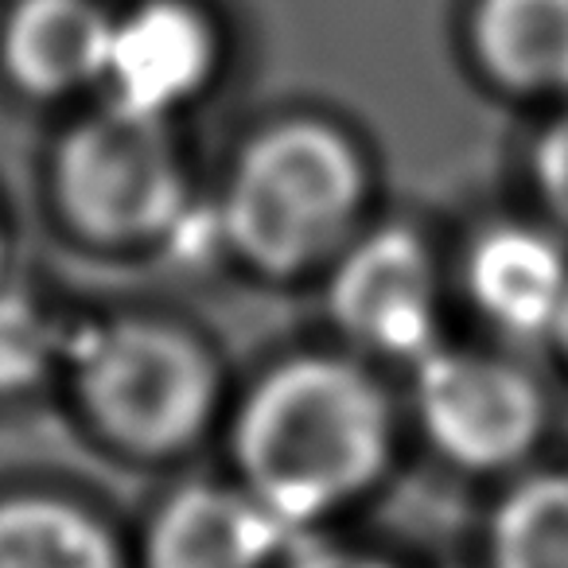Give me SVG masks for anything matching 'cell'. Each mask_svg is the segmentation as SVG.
Masks as SVG:
<instances>
[{
  "mask_svg": "<svg viewBox=\"0 0 568 568\" xmlns=\"http://www.w3.org/2000/svg\"><path fill=\"white\" fill-rule=\"evenodd\" d=\"M74 327L36 293L0 276V397L32 394L55 371H67Z\"/></svg>",
  "mask_w": 568,
  "mask_h": 568,
  "instance_id": "cell-14",
  "label": "cell"
},
{
  "mask_svg": "<svg viewBox=\"0 0 568 568\" xmlns=\"http://www.w3.org/2000/svg\"><path fill=\"white\" fill-rule=\"evenodd\" d=\"M327 316L351 347L417 363L440 343V281L428 245L405 226L358 234L332 257Z\"/></svg>",
  "mask_w": 568,
  "mask_h": 568,
  "instance_id": "cell-6",
  "label": "cell"
},
{
  "mask_svg": "<svg viewBox=\"0 0 568 568\" xmlns=\"http://www.w3.org/2000/svg\"><path fill=\"white\" fill-rule=\"evenodd\" d=\"M464 288L495 332L510 339H549L568 296V250L541 226L498 222L467 250Z\"/></svg>",
  "mask_w": 568,
  "mask_h": 568,
  "instance_id": "cell-9",
  "label": "cell"
},
{
  "mask_svg": "<svg viewBox=\"0 0 568 568\" xmlns=\"http://www.w3.org/2000/svg\"><path fill=\"white\" fill-rule=\"evenodd\" d=\"M51 195L67 226L102 250L172 242L195 214L172 118L105 98L59 141Z\"/></svg>",
  "mask_w": 568,
  "mask_h": 568,
  "instance_id": "cell-4",
  "label": "cell"
},
{
  "mask_svg": "<svg viewBox=\"0 0 568 568\" xmlns=\"http://www.w3.org/2000/svg\"><path fill=\"white\" fill-rule=\"evenodd\" d=\"M534 187L541 195L545 214L560 234H568V102L549 121L534 149Z\"/></svg>",
  "mask_w": 568,
  "mask_h": 568,
  "instance_id": "cell-15",
  "label": "cell"
},
{
  "mask_svg": "<svg viewBox=\"0 0 568 568\" xmlns=\"http://www.w3.org/2000/svg\"><path fill=\"white\" fill-rule=\"evenodd\" d=\"M413 397L428 440L467 471H506L534 456L549 425L537 378L514 358L436 343L413 363Z\"/></svg>",
  "mask_w": 568,
  "mask_h": 568,
  "instance_id": "cell-5",
  "label": "cell"
},
{
  "mask_svg": "<svg viewBox=\"0 0 568 568\" xmlns=\"http://www.w3.org/2000/svg\"><path fill=\"white\" fill-rule=\"evenodd\" d=\"M394 459L386 389L351 358L301 355L261 374L234 420L242 487L293 529L371 495Z\"/></svg>",
  "mask_w": 568,
  "mask_h": 568,
  "instance_id": "cell-1",
  "label": "cell"
},
{
  "mask_svg": "<svg viewBox=\"0 0 568 568\" xmlns=\"http://www.w3.org/2000/svg\"><path fill=\"white\" fill-rule=\"evenodd\" d=\"M549 343H552V347H557L560 363H565V366H568V296H565V304H560L557 320H552V332H549Z\"/></svg>",
  "mask_w": 568,
  "mask_h": 568,
  "instance_id": "cell-17",
  "label": "cell"
},
{
  "mask_svg": "<svg viewBox=\"0 0 568 568\" xmlns=\"http://www.w3.org/2000/svg\"><path fill=\"white\" fill-rule=\"evenodd\" d=\"M467 43L495 90L568 102V0H475Z\"/></svg>",
  "mask_w": 568,
  "mask_h": 568,
  "instance_id": "cell-11",
  "label": "cell"
},
{
  "mask_svg": "<svg viewBox=\"0 0 568 568\" xmlns=\"http://www.w3.org/2000/svg\"><path fill=\"white\" fill-rule=\"evenodd\" d=\"M0 568H133L113 529L48 490L0 498Z\"/></svg>",
  "mask_w": 568,
  "mask_h": 568,
  "instance_id": "cell-12",
  "label": "cell"
},
{
  "mask_svg": "<svg viewBox=\"0 0 568 568\" xmlns=\"http://www.w3.org/2000/svg\"><path fill=\"white\" fill-rule=\"evenodd\" d=\"M67 374L87 425L141 459L187 452L211 428L222 402L211 347L152 316H110L74 327Z\"/></svg>",
  "mask_w": 568,
  "mask_h": 568,
  "instance_id": "cell-3",
  "label": "cell"
},
{
  "mask_svg": "<svg viewBox=\"0 0 568 568\" xmlns=\"http://www.w3.org/2000/svg\"><path fill=\"white\" fill-rule=\"evenodd\" d=\"M281 568H397L394 560L358 549H293Z\"/></svg>",
  "mask_w": 568,
  "mask_h": 568,
  "instance_id": "cell-16",
  "label": "cell"
},
{
  "mask_svg": "<svg viewBox=\"0 0 568 568\" xmlns=\"http://www.w3.org/2000/svg\"><path fill=\"white\" fill-rule=\"evenodd\" d=\"M0 273H4V226H0Z\"/></svg>",
  "mask_w": 568,
  "mask_h": 568,
  "instance_id": "cell-18",
  "label": "cell"
},
{
  "mask_svg": "<svg viewBox=\"0 0 568 568\" xmlns=\"http://www.w3.org/2000/svg\"><path fill=\"white\" fill-rule=\"evenodd\" d=\"M219 71V32L195 0H141L113 12L102 71L105 102L172 118L191 105Z\"/></svg>",
  "mask_w": 568,
  "mask_h": 568,
  "instance_id": "cell-7",
  "label": "cell"
},
{
  "mask_svg": "<svg viewBox=\"0 0 568 568\" xmlns=\"http://www.w3.org/2000/svg\"><path fill=\"white\" fill-rule=\"evenodd\" d=\"M113 12L102 0H17L0 24V67L28 98L98 90Z\"/></svg>",
  "mask_w": 568,
  "mask_h": 568,
  "instance_id": "cell-10",
  "label": "cell"
},
{
  "mask_svg": "<svg viewBox=\"0 0 568 568\" xmlns=\"http://www.w3.org/2000/svg\"><path fill=\"white\" fill-rule=\"evenodd\" d=\"M366 195V160L339 125L281 118L237 152L214 203L219 242L261 276H301L355 237Z\"/></svg>",
  "mask_w": 568,
  "mask_h": 568,
  "instance_id": "cell-2",
  "label": "cell"
},
{
  "mask_svg": "<svg viewBox=\"0 0 568 568\" xmlns=\"http://www.w3.org/2000/svg\"><path fill=\"white\" fill-rule=\"evenodd\" d=\"M490 568H568V471H534L495 506Z\"/></svg>",
  "mask_w": 568,
  "mask_h": 568,
  "instance_id": "cell-13",
  "label": "cell"
},
{
  "mask_svg": "<svg viewBox=\"0 0 568 568\" xmlns=\"http://www.w3.org/2000/svg\"><path fill=\"white\" fill-rule=\"evenodd\" d=\"M293 537L242 483H191L152 514L136 568H281Z\"/></svg>",
  "mask_w": 568,
  "mask_h": 568,
  "instance_id": "cell-8",
  "label": "cell"
}]
</instances>
